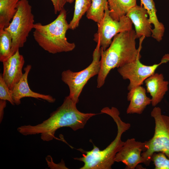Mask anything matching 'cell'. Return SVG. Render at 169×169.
<instances>
[{
    "mask_svg": "<svg viewBox=\"0 0 169 169\" xmlns=\"http://www.w3.org/2000/svg\"><path fill=\"white\" fill-rule=\"evenodd\" d=\"M145 148V142L136 141L134 138L128 139L116 154L115 162L123 163L125 169H134L139 164L144 163L141 154Z\"/></svg>",
    "mask_w": 169,
    "mask_h": 169,
    "instance_id": "30bf717a",
    "label": "cell"
},
{
    "mask_svg": "<svg viewBox=\"0 0 169 169\" xmlns=\"http://www.w3.org/2000/svg\"><path fill=\"white\" fill-rule=\"evenodd\" d=\"M109 14L114 20L119 21L137 5L136 0H107Z\"/></svg>",
    "mask_w": 169,
    "mask_h": 169,
    "instance_id": "e0dca14e",
    "label": "cell"
},
{
    "mask_svg": "<svg viewBox=\"0 0 169 169\" xmlns=\"http://www.w3.org/2000/svg\"><path fill=\"white\" fill-rule=\"evenodd\" d=\"M32 68L30 64L27 65L24 69V73L20 80L14 86L12 90L13 98L16 105L21 103L20 100L25 97L41 99L50 103L54 102L55 99L50 95H45L33 91L30 88L28 82V77Z\"/></svg>",
    "mask_w": 169,
    "mask_h": 169,
    "instance_id": "7c38bea8",
    "label": "cell"
},
{
    "mask_svg": "<svg viewBox=\"0 0 169 169\" xmlns=\"http://www.w3.org/2000/svg\"><path fill=\"white\" fill-rule=\"evenodd\" d=\"M67 2L69 3H71L74 1V0H66Z\"/></svg>",
    "mask_w": 169,
    "mask_h": 169,
    "instance_id": "484cf974",
    "label": "cell"
},
{
    "mask_svg": "<svg viewBox=\"0 0 169 169\" xmlns=\"http://www.w3.org/2000/svg\"><path fill=\"white\" fill-rule=\"evenodd\" d=\"M155 121V127L153 136L145 141V151L141 155L144 164L149 166L152 154L162 152L169 158V116L162 114L161 108L155 107L151 112Z\"/></svg>",
    "mask_w": 169,
    "mask_h": 169,
    "instance_id": "8992f818",
    "label": "cell"
},
{
    "mask_svg": "<svg viewBox=\"0 0 169 169\" xmlns=\"http://www.w3.org/2000/svg\"><path fill=\"white\" fill-rule=\"evenodd\" d=\"M12 38L5 29L0 31V61L3 62L11 56Z\"/></svg>",
    "mask_w": 169,
    "mask_h": 169,
    "instance_id": "44dd1931",
    "label": "cell"
},
{
    "mask_svg": "<svg viewBox=\"0 0 169 169\" xmlns=\"http://www.w3.org/2000/svg\"><path fill=\"white\" fill-rule=\"evenodd\" d=\"M97 45L93 53V60L86 68L79 72H73L70 69L63 71L61 73V80L69 87L68 95L77 104L83 89L88 81L93 77L98 75L100 69L101 49L100 43Z\"/></svg>",
    "mask_w": 169,
    "mask_h": 169,
    "instance_id": "52a82bcc",
    "label": "cell"
},
{
    "mask_svg": "<svg viewBox=\"0 0 169 169\" xmlns=\"http://www.w3.org/2000/svg\"><path fill=\"white\" fill-rule=\"evenodd\" d=\"M145 89L141 85L129 91L127 95L130 103L126 110L127 114L142 113L146 107L151 104V100L146 96Z\"/></svg>",
    "mask_w": 169,
    "mask_h": 169,
    "instance_id": "9a60e30c",
    "label": "cell"
},
{
    "mask_svg": "<svg viewBox=\"0 0 169 169\" xmlns=\"http://www.w3.org/2000/svg\"><path fill=\"white\" fill-rule=\"evenodd\" d=\"M93 0H75L73 18L69 23V29L77 28L83 16L89 8Z\"/></svg>",
    "mask_w": 169,
    "mask_h": 169,
    "instance_id": "ffe728a7",
    "label": "cell"
},
{
    "mask_svg": "<svg viewBox=\"0 0 169 169\" xmlns=\"http://www.w3.org/2000/svg\"><path fill=\"white\" fill-rule=\"evenodd\" d=\"M67 11L64 8L53 22L46 25L34 23V38L38 45L48 52L55 54L69 52L75 47L74 43L69 42L66 36L69 29L66 19Z\"/></svg>",
    "mask_w": 169,
    "mask_h": 169,
    "instance_id": "277c9868",
    "label": "cell"
},
{
    "mask_svg": "<svg viewBox=\"0 0 169 169\" xmlns=\"http://www.w3.org/2000/svg\"><path fill=\"white\" fill-rule=\"evenodd\" d=\"M140 5L147 10L149 16L148 21L154 26V28L152 30L151 36L158 42H160L163 36L165 27L163 23L158 19L156 15L157 11L153 0H141Z\"/></svg>",
    "mask_w": 169,
    "mask_h": 169,
    "instance_id": "2e32d148",
    "label": "cell"
},
{
    "mask_svg": "<svg viewBox=\"0 0 169 169\" xmlns=\"http://www.w3.org/2000/svg\"><path fill=\"white\" fill-rule=\"evenodd\" d=\"M147 14V10L143 6L136 5L131 8L126 15L134 25L137 38L151 36L152 29Z\"/></svg>",
    "mask_w": 169,
    "mask_h": 169,
    "instance_id": "4fadbf2b",
    "label": "cell"
},
{
    "mask_svg": "<svg viewBox=\"0 0 169 169\" xmlns=\"http://www.w3.org/2000/svg\"><path fill=\"white\" fill-rule=\"evenodd\" d=\"M135 31L131 30L119 33L113 38L105 50L101 48L100 67L97 79V87L104 84L110 70L140 59L141 49H136Z\"/></svg>",
    "mask_w": 169,
    "mask_h": 169,
    "instance_id": "7a4b0ae2",
    "label": "cell"
},
{
    "mask_svg": "<svg viewBox=\"0 0 169 169\" xmlns=\"http://www.w3.org/2000/svg\"><path fill=\"white\" fill-rule=\"evenodd\" d=\"M20 0H0V31L9 25L17 11Z\"/></svg>",
    "mask_w": 169,
    "mask_h": 169,
    "instance_id": "ac0fdd59",
    "label": "cell"
},
{
    "mask_svg": "<svg viewBox=\"0 0 169 169\" xmlns=\"http://www.w3.org/2000/svg\"><path fill=\"white\" fill-rule=\"evenodd\" d=\"M146 91L151 97V104L155 106L160 103L168 90V81L165 80L163 74L156 73L144 81Z\"/></svg>",
    "mask_w": 169,
    "mask_h": 169,
    "instance_id": "5bb4252c",
    "label": "cell"
},
{
    "mask_svg": "<svg viewBox=\"0 0 169 169\" xmlns=\"http://www.w3.org/2000/svg\"><path fill=\"white\" fill-rule=\"evenodd\" d=\"M24 62V58L23 55L20 54L19 49L3 62L2 77L10 89L12 90L22 77L23 74L22 69Z\"/></svg>",
    "mask_w": 169,
    "mask_h": 169,
    "instance_id": "8fae6325",
    "label": "cell"
},
{
    "mask_svg": "<svg viewBox=\"0 0 169 169\" xmlns=\"http://www.w3.org/2000/svg\"><path fill=\"white\" fill-rule=\"evenodd\" d=\"M34 22L32 7L28 0H20L15 15L9 26L4 29L10 33L12 38L11 56L23 46L30 32L33 29Z\"/></svg>",
    "mask_w": 169,
    "mask_h": 169,
    "instance_id": "5b68a950",
    "label": "cell"
},
{
    "mask_svg": "<svg viewBox=\"0 0 169 169\" xmlns=\"http://www.w3.org/2000/svg\"><path fill=\"white\" fill-rule=\"evenodd\" d=\"M132 22L126 15L122 17L119 21L113 19L110 16L108 7L105 9L104 17L97 23L98 30L94 35V40L100 43V48L107 49L117 34L132 29Z\"/></svg>",
    "mask_w": 169,
    "mask_h": 169,
    "instance_id": "ba28073f",
    "label": "cell"
},
{
    "mask_svg": "<svg viewBox=\"0 0 169 169\" xmlns=\"http://www.w3.org/2000/svg\"><path fill=\"white\" fill-rule=\"evenodd\" d=\"M54 7V13L56 14L64 8L67 3L66 0H51Z\"/></svg>",
    "mask_w": 169,
    "mask_h": 169,
    "instance_id": "cb8c5ba5",
    "label": "cell"
},
{
    "mask_svg": "<svg viewBox=\"0 0 169 169\" xmlns=\"http://www.w3.org/2000/svg\"><path fill=\"white\" fill-rule=\"evenodd\" d=\"M107 0H93L86 13L87 18L97 23L103 19L106 8L108 7Z\"/></svg>",
    "mask_w": 169,
    "mask_h": 169,
    "instance_id": "d6986e66",
    "label": "cell"
},
{
    "mask_svg": "<svg viewBox=\"0 0 169 169\" xmlns=\"http://www.w3.org/2000/svg\"><path fill=\"white\" fill-rule=\"evenodd\" d=\"M138 59L126 64L118 69V71L124 79H128L130 83L128 87L129 91L143 84L145 80L155 73L158 67L162 64L169 61V54L165 55L159 64L146 65L142 64Z\"/></svg>",
    "mask_w": 169,
    "mask_h": 169,
    "instance_id": "9c48e42d",
    "label": "cell"
},
{
    "mask_svg": "<svg viewBox=\"0 0 169 169\" xmlns=\"http://www.w3.org/2000/svg\"><path fill=\"white\" fill-rule=\"evenodd\" d=\"M6 100L0 99V122L2 120L4 115V110L6 106Z\"/></svg>",
    "mask_w": 169,
    "mask_h": 169,
    "instance_id": "d4e9b609",
    "label": "cell"
},
{
    "mask_svg": "<svg viewBox=\"0 0 169 169\" xmlns=\"http://www.w3.org/2000/svg\"><path fill=\"white\" fill-rule=\"evenodd\" d=\"M0 99L7 100L13 105H15L13 98L12 90L8 87L1 74H0Z\"/></svg>",
    "mask_w": 169,
    "mask_h": 169,
    "instance_id": "603a6c76",
    "label": "cell"
},
{
    "mask_svg": "<svg viewBox=\"0 0 169 169\" xmlns=\"http://www.w3.org/2000/svg\"><path fill=\"white\" fill-rule=\"evenodd\" d=\"M155 169H169V158L162 152L154 153L151 157Z\"/></svg>",
    "mask_w": 169,
    "mask_h": 169,
    "instance_id": "7402d4cb",
    "label": "cell"
},
{
    "mask_svg": "<svg viewBox=\"0 0 169 169\" xmlns=\"http://www.w3.org/2000/svg\"><path fill=\"white\" fill-rule=\"evenodd\" d=\"M76 104L69 96L65 97L62 105L47 119L37 125L21 126L17 131L26 136L40 134L43 141H49L55 138L56 131L61 128L68 127L74 131L83 128L88 120L97 114L81 112Z\"/></svg>",
    "mask_w": 169,
    "mask_h": 169,
    "instance_id": "6da1fadb",
    "label": "cell"
},
{
    "mask_svg": "<svg viewBox=\"0 0 169 169\" xmlns=\"http://www.w3.org/2000/svg\"><path fill=\"white\" fill-rule=\"evenodd\" d=\"M101 112L108 115L113 119L117 126V134L115 139L103 150H100L94 145L93 149L90 151L79 149L84 153L83 154L82 157L74 159L83 162L84 165L80 169H111L115 162L114 159L116 154L124 143L121 139L122 135L131 127L129 123L125 122L121 119L120 112L117 108L105 107L101 110Z\"/></svg>",
    "mask_w": 169,
    "mask_h": 169,
    "instance_id": "3957f363",
    "label": "cell"
}]
</instances>
